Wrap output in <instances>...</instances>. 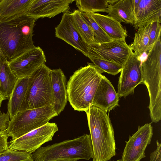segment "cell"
<instances>
[{"mask_svg": "<svg viewBox=\"0 0 161 161\" xmlns=\"http://www.w3.org/2000/svg\"><path fill=\"white\" fill-rule=\"evenodd\" d=\"M36 20L23 14L0 21V48L8 61L35 47L32 37Z\"/></svg>", "mask_w": 161, "mask_h": 161, "instance_id": "cell-1", "label": "cell"}, {"mask_svg": "<svg viewBox=\"0 0 161 161\" xmlns=\"http://www.w3.org/2000/svg\"><path fill=\"white\" fill-rule=\"evenodd\" d=\"M33 0H0V21L27 14Z\"/></svg>", "mask_w": 161, "mask_h": 161, "instance_id": "cell-21", "label": "cell"}, {"mask_svg": "<svg viewBox=\"0 0 161 161\" xmlns=\"http://www.w3.org/2000/svg\"><path fill=\"white\" fill-rule=\"evenodd\" d=\"M51 78L53 94V107L58 115L64 109L68 98L66 79L62 69H52Z\"/></svg>", "mask_w": 161, "mask_h": 161, "instance_id": "cell-17", "label": "cell"}, {"mask_svg": "<svg viewBox=\"0 0 161 161\" xmlns=\"http://www.w3.org/2000/svg\"><path fill=\"white\" fill-rule=\"evenodd\" d=\"M10 69L8 62L0 67V93L8 98L17 79Z\"/></svg>", "mask_w": 161, "mask_h": 161, "instance_id": "cell-23", "label": "cell"}, {"mask_svg": "<svg viewBox=\"0 0 161 161\" xmlns=\"http://www.w3.org/2000/svg\"><path fill=\"white\" fill-rule=\"evenodd\" d=\"M161 22V21L157 20L151 23L148 44L145 53L146 55L151 50L155 44L160 39Z\"/></svg>", "mask_w": 161, "mask_h": 161, "instance_id": "cell-29", "label": "cell"}, {"mask_svg": "<svg viewBox=\"0 0 161 161\" xmlns=\"http://www.w3.org/2000/svg\"><path fill=\"white\" fill-rule=\"evenodd\" d=\"M119 97L111 82L103 75L92 105L109 112L119 106Z\"/></svg>", "mask_w": 161, "mask_h": 161, "instance_id": "cell-16", "label": "cell"}, {"mask_svg": "<svg viewBox=\"0 0 161 161\" xmlns=\"http://www.w3.org/2000/svg\"><path fill=\"white\" fill-rule=\"evenodd\" d=\"M8 62V61L3 55L0 48V67L4 64Z\"/></svg>", "mask_w": 161, "mask_h": 161, "instance_id": "cell-33", "label": "cell"}, {"mask_svg": "<svg viewBox=\"0 0 161 161\" xmlns=\"http://www.w3.org/2000/svg\"><path fill=\"white\" fill-rule=\"evenodd\" d=\"M74 25L83 41L87 45L94 42L93 33L89 25L82 18L78 9L71 13Z\"/></svg>", "mask_w": 161, "mask_h": 161, "instance_id": "cell-24", "label": "cell"}, {"mask_svg": "<svg viewBox=\"0 0 161 161\" xmlns=\"http://www.w3.org/2000/svg\"><path fill=\"white\" fill-rule=\"evenodd\" d=\"M31 154L33 161L88 160L93 157L91 136L90 135L84 134L72 140L40 147Z\"/></svg>", "mask_w": 161, "mask_h": 161, "instance_id": "cell-5", "label": "cell"}, {"mask_svg": "<svg viewBox=\"0 0 161 161\" xmlns=\"http://www.w3.org/2000/svg\"><path fill=\"white\" fill-rule=\"evenodd\" d=\"M76 5L81 12L94 13L101 12L107 13L108 0H76Z\"/></svg>", "mask_w": 161, "mask_h": 161, "instance_id": "cell-25", "label": "cell"}, {"mask_svg": "<svg viewBox=\"0 0 161 161\" xmlns=\"http://www.w3.org/2000/svg\"><path fill=\"white\" fill-rule=\"evenodd\" d=\"M73 0H33L27 14L37 20L50 18L62 13L69 12Z\"/></svg>", "mask_w": 161, "mask_h": 161, "instance_id": "cell-14", "label": "cell"}, {"mask_svg": "<svg viewBox=\"0 0 161 161\" xmlns=\"http://www.w3.org/2000/svg\"><path fill=\"white\" fill-rule=\"evenodd\" d=\"M0 161H33L31 154L9 149L0 153Z\"/></svg>", "mask_w": 161, "mask_h": 161, "instance_id": "cell-28", "label": "cell"}, {"mask_svg": "<svg viewBox=\"0 0 161 161\" xmlns=\"http://www.w3.org/2000/svg\"><path fill=\"white\" fill-rule=\"evenodd\" d=\"M151 23L139 27L135 33L133 42L129 46L136 55L140 58L147 51Z\"/></svg>", "mask_w": 161, "mask_h": 161, "instance_id": "cell-22", "label": "cell"}, {"mask_svg": "<svg viewBox=\"0 0 161 161\" xmlns=\"http://www.w3.org/2000/svg\"><path fill=\"white\" fill-rule=\"evenodd\" d=\"M80 13L83 19L90 27L93 33L95 39L94 43H104L112 40L96 22L91 14L80 11Z\"/></svg>", "mask_w": 161, "mask_h": 161, "instance_id": "cell-26", "label": "cell"}, {"mask_svg": "<svg viewBox=\"0 0 161 161\" xmlns=\"http://www.w3.org/2000/svg\"><path fill=\"white\" fill-rule=\"evenodd\" d=\"M161 43L159 40L142 61L143 83L149 97L148 108L152 122L161 119Z\"/></svg>", "mask_w": 161, "mask_h": 161, "instance_id": "cell-4", "label": "cell"}, {"mask_svg": "<svg viewBox=\"0 0 161 161\" xmlns=\"http://www.w3.org/2000/svg\"><path fill=\"white\" fill-rule=\"evenodd\" d=\"M87 57H91L118 64L123 66L133 53L125 40H113L87 45Z\"/></svg>", "mask_w": 161, "mask_h": 161, "instance_id": "cell-9", "label": "cell"}, {"mask_svg": "<svg viewBox=\"0 0 161 161\" xmlns=\"http://www.w3.org/2000/svg\"><path fill=\"white\" fill-rule=\"evenodd\" d=\"M44 51L39 47L25 51L8 61V65L17 78L30 77L40 66L46 62Z\"/></svg>", "mask_w": 161, "mask_h": 161, "instance_id": "cell-11", "label": "cell"}, {"mask_svg": "<svg viewBox=\"0 0 161 161\" xmlns=\"http://www.w3.org/2000/svg\"><path fill=\"white\" fill-rule=\"evenodd\" d=\"M10 120L8 113H0V131L6 130L8 127V124Z\"/></svg>", "mask_w": 161, "mask_h": 161, "instance_id": "cell-31", "label": "cell"}, {"mask_svg": "<svg viewBox=\"0 0 161 161\" xmlns=\"http://www.w3.org/2000/svg\"><path fill=\"white\" fill-rule=\"evenodd\" d=\"M153 134L151 123L139 126L137 130L126 142L121 161H140L144 158L145 150L151 143Z\"/></svg>", "mask_w": 161, "mask_h": 161, "instance_id": "cell-12", "label": "cell"}, {"mask_svg": "<svg viewBox=\"0 0 161 161\" xmlns=\"http://www.w3.org/2000/svg\"><path fill=\"white\" fill-rule=\"evenodd\" d=\"M135 30L157 20L161 21V0H139L134 13Z\"/></svg>", "mask_w": 161, "mask_h": 161, "instance_id": "cell-15", "label": "cell"}, {"mask_svg": "<svg viewBox=\"0 0 161 161\" xmlns=\"http://www.w3.org/2000/svg\"><path fill=\"white\" fill-rule=\"evenodd\" d=\"M142 61L133 52L123 66L117 86L119 97H125L134 92L135 88L143 83Z\"/></svg>", "mask_w": 161, "mask_h": 161, "instance_id": "cell-10", "label": "cell"}, {"mask_svg": "<svg viewBox=\"0 0 161 161\" xmlns=\"http://www.w3.org/2000/svg\"><path fill=\"white\" fill-rule=\"evenodd\" d=\"M77 160H73V159H59L57 160H54L53 161H77Z\"/></svg>", "mask_w": 161, "mask_h": 161, "instance_id": "cell-35", "label": "cell"}, {"mask_svg": "<svg viewBox=\"0 0 161 161\" xmlns=\"http://www.w3.org/2000/svg\"><path fill=\"white\" fill-rule=\"evenodd\" d=\"M107 112L92 105L86 112L92 146L93 161H108L116 154L114 130Z\"/></svg>", "mask_w": 161, "mask_h": 161, "instance_id": "cell-2", "label": "cell"}, {"mask_svg": "<svg viewBox=\"0 0 161 161\" xmlns=\"http://www.w3.org/2000/svg\"><path fill=\"white\" fill-rule=\"evenodd\" d=\"M6 99V97L3 96L2 94L0 93V108L3 101ZM1 113V111L0 109V113Z\"/></svg>", "mask_w": 161, "mask_h": 161, "instance_id": "cell-34", "label": "cell"}, {"mask_svg": "<svg viewBox=\"0 0 161 161\" xmlns=\"http://www.w3.org/2000/svg\"><path fill=\"white\" fill-rule=\"evenodd\" d=\"M101 72L115 75L120 72L123 66L114 62L91 57H88Z\"/></svg>", "mask_w": 161, "mask_h": 161, "instance_id": "cell-27", "label": "cell"}, {"mask_svg": "<svg viewBox=\"0 0 161 161\" xmlns=\"http://www.w3.org/2000/svg\"><path fill=\"white\" fill-rule=\"evenodd\" d=\"M8 137L6 130L0 131V153L8 149Z\"/></svg>", "mask_w": 161, "mask_h": 161, "instance_id": "cell-30", "label": "cell"}, {"mask_svg": "<svg viewBox=\"0 0 161 161\" xmlns=\"http://www.w3.org/2000/svg\"><path fill=\"white\" fill-rule=\"evenodd\" d=\"M58 115L52 105L20 112L9 122L6 130L11 140L40 127Z\"/></svg>", "mask_w": 161, "mask_h": 161, "instance_id": "cell-7", "label": "cell"}, {"mask_svg": "<svg viewBox=\"0 0 161 161\" xmlns=\"http://www.w3.org/2000/svg\"><path fill=\"white\" fill-rule=\"evenodd\" d=\"M58 130L55 123L49 122L15 140H10L8 142V149L31 154L44 143L52 140Z\"/></svg>", "mask_w": 161, "mask_h": 161, "instance_id": "cell-8", "label": "cell"}, {"mask_svg": "<svg viewBox=\"0 0 161 161\" xmlns=\"http://www.w3.org/2000/svg\"><path fill=\"white\" fill-rule=\"evenodd\" d=\"M51 70L44 64L29 77L26 93L19 112L52 105L54 97Z\"/></svg>", "mask_w": 161, "mask_h": 161, "instance_id": "cell-6", "label": "cell"}, {"mask_svg": "<svg viewBox=\"0 0 161 161\" xmlns=\"http://www.w3.org/2000/svg\"><path fill=\"white\" fill-rule=\"evenodd\" d=\"M122 161L121 159V160H117V161Z\"/></svg>", "mask_w": 161, "mask_h": 161, "instance_id": "cell-36", "label": "cell"}, {"mask_svg": "<svg viewBox=\"0 0 161 161\" xmlns=\"http://www.w3.org/2000/svg\"><path fill=\"white\" fill-rule=\"evenodd\" d=\"M156 149L150 154V161H161V144L157 140Z\"/></svg>", "mask_w": 161, "mask_h": 161, "instance_id": "cell-32", "label": "cell"}, {"mask_svg": "<svg viewBox=\"0 0 161 161\" xmlns=\"http://www.w3.org/2000/svg\"><path fill=\"white\" fill-rule=\"evenodd\" d=\"M29 77L18 78L9 97L8 111L10 120L19 112L28 88Z\"/></svg>", "mask_w": 161, "mask_h": 161, "instance_id": "cell-20", "label": "cell"}, {"mask_svg": "<svg viewBox=\"0 0 161 161\" xmlns=\"http://www.w3.org/2000/svg\"><path fill=\"white\" fill-rule=\"evenodd\" d=\"M91 14L96 22L112 40H125L127 31L120 23L108 15L96 13Z\"/></svg>", "mask_w": 161, "mask_h": 161, "instance_id": "cell-18", "label": "cell"}, {"mask_svg": "<svg viewBox=\"0 0 161 161\" xmlns=\"http://www.w3.org/2000/svg\"><path fill=\"white\" fill-rule=\"evenodd\" d=\"M102 75L93 63H88L70 76L67 85V98L75 110L88 111Z\"/></svg>", "mask_w": 161, "mask_h": 161, "instance_id": "cell-3", "label": "cell"}, {"mask_svg": "<svg viewBox=\"0 0 161 161\" xmlns=\"http://www.w3.org/2000/svg\"><path fill=\"white\" fill-rule=\"evenodd\" d=\"M55 36L61 39L87 57V45L83 41L69 12L64 13L59 24L55 28Z\"/></svg>", "mask_w": 161, "mask_h": 161, "instance_id": "cell-13", "label": "cell"}, {"mask_svg": "<svg viewBox=\"0 0 161 161\" xmlns=\"http://www.w3.org/2000/svg\"><path fill=\"white\" fill-rule=\"evenodd\" d=\"M108 16L119 23L133 25L134 16L131 0H108Z\"/></svg>", "mask_w": 161, "mask_h": 161, "instance_id": "cell-19", "label": "cell"}]
</instances>
